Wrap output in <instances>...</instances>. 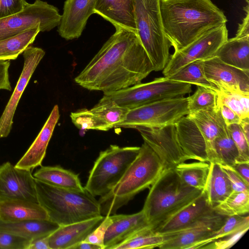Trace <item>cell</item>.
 I'll use <instances>...</instances> for the list:
<instances>
[{"mask_svg": "<svg viewBox=\"0 0 249 249\" xmlns=\"http://www.w3.org/2000/svg\"><path fill=\"white\" fill-rule=\"evenodd\" d=\"M205 194H201L186 207L156 228L153 231L169 234L183 230L214 212Z\"/></svg>", "mask_w": 249, "mask_h": 249, "instance_id": "ffe728a7", "label": "cell"}, {"mask_svg": "<svg viewBox=\"0 0 249 249\" xmlns=\"http://www.w3.org/2000/svg\"><path fill=\"white\" fill-rule=\"evenodd\" d=\"M227 127L238 150L239 156L236 162H249V142L247 141L239 124H233Z\"/></svg>", "mask_w": 249, "mask_h": 249, "instance_id": "60d3db41", "label": "cell"}, {"mask_svg": "<svg viewBox=\"0 0 249 249\" xmlns=\"http://www.w3.org/2000/svg\"><path fill=\"white\" fill-rule=\"evenodd\" d=\"M178 140L187 160L210 162L207 142L194 121L188 115L175 123Z\"/></svg>", "mask_w": 249, "mask_h": 249, "instance_id": "d6986e66", "label": "cell"}, {"mask_svg": "<svg viewBox=\"0 0 249 249\" xmlns=\"http://www.w3.org/2000/svg\"><path fill=\"white\" fill-rule=\"evenodd\" d=\"M188 115L196 123L207 142L210 162L217 163L213 148L214 140L219 135L228 132L220 106L218 105L213 108L201 110Z\"/></svg>", "mask_w": 249, "mask_h": 249, "instance_id": "cb8c5ba5", "label": "cell"}, {"mask_svg": "<svg viewBox=\"0 0 249 249\" xmlns=\"http://www.w3.org/2000/svg\"><path fill=\"white\" fill-rule=\"evenodd\" d=\"M7 199L38 203L32 171L17 168L9 161L0 165V201Z\"/></svg>", "mask_w": 249, "mask_h": 249, "instance_id": "4fadbf2b", "label": "cell"}, {"mask_svg": "<svg viewBox=\"0 0 249 249\" xmlns=\"http://www.w3.org/2000/svg\"><path fill=\"white\" fill-rule=\"evenodd\" d=\"M140 148L112 144L101 151L89 172L85 189L94 197L106 195L122 178Z\"/></svg>", "mask_w": 249, "mask_h": 249, "instance_id": "52a82bcc", "label": "cell"}, {"mask_svg": "<svg viewBox=\"0 0 249 249\" xmlns=\"http://www.w3.org/2000/svg\"><path fill=\"white\" fill-rule=\"evenodd\" d=\"M213 148L217 163L220 165L232 166L239 156L237 148L229 131L214 139Z\"/></svg>", "mask_w": 249, "mask_h": 249, "instance_id": "d590c367", "label": "cell"}, {"mask_svg": "<svg viewBox=\"0 0 249 249\" xmlns=\"http://www.w3.org/2000/svg\"><path fill=\"white\" fill-rule=\"evenodd\" d=\"M71 249H101V248L97 245L82 241L73 246Z\"/></svg>", "mask_w": 249, "mask_h": 249, "instance_id": "db71d44e", "label": "cell"}, {"mask_svg": "<svg viewBox=\"0 0 249 249\" xmlns=\"http://www.w3.org/2000/svg\"><path fill=\"white\" fill-rule=\"evenodd\" d=\"M239 124L247 141L249 142V117L241 119Z\"/></svg>", "mask_w": 249, "mask_h": 249, "instance_id": "f5cc1de1", "label": "cell"}, {"mask_svg": "<svg viewBox=\"0 0 249 249\" xmlns=\"http://www.w3.org/2000/svg\"><path fill=\"white\" fill-rule=\"evenodd\" d=\"M31 240L0 231V249H28Z\"/></svg>", "mask_w": 249, "mask_h": 249, "instance_id": "7bdbcfd3", "label": "cell"}, {"mask_svg": "<svg viewBox=\"0 0 249 249\" xmlns=\"http://www.w3.org/2000/svg\"><path fill=\"white\" fill-rule=\"evenodd\" d=\"M228 30L225 24L206 32L187 46L174 52L162 70L164 77L171 76L190 62L213 56L228 39Z\"/></svg>", "mask_w": 249, "mask_h": 249, "instance_id": "8fae6325", "label": "cell"}, {"mask_svg": "<svg viewBox=\"0 0 249 249\" xmlns=\"http://www.w3.org/2000/svg\"><path fill=\"white\" fill-rule=\"evenodd\" d=\"M149 188L142 210L153 231L202 192L184 183L174 168H164Z\"/></svg>", "mask_w": 249, "mask_h": 249, "instance_id": "277c9868", "label": "cell"}, {"mask_svg": "<svg viewBox=\"0 0 249 249\" xmlns=\"http://www.w3.org/2000/svg\"><path fill=\"white\" fill-rule=\"evenodd\" d=\"M217 92L212 89L197 86L195 93L189 96V114L213 108L217 105Z\"/></svg>", "mask_w": 249, "mask_h": 249, "instance_id": "f35d334b", "label": "cell"}, {"mask_svg": "<svg viewBox=\"0 0 249 249\" xmlns=\"http://www.w3.org/2000/svg\"><path fill=\"white\" fill-rule=\"evenodd\" d=\"M45 54L41 48L29 46L23 53V67L15 88L0 117V138H6L13 126L18 105L37 66Z\"/></svg>", "mask_w": 249, "mask_h": 249, "instance_id": "9a60e30c", "label": "cell"}, {"mask_svg": "<svg viewBox=\"0 0 249 249\" xmlns=\"http://www.w3.org/2000/svg\"><path fill=\"white\" fill-rule=\"evenodd\" d=\"M220 166L230 180L232 192L249 191V185L246 183L232 166L227 165Z\"/></svg>", "mask_w": 249, "mask_h": 249, "instance_id": "ee69618b", "label": "cell"}, {"mask_svg": "<svg viewBox=\"0 0 249 249\" xmlns=\"http://www.w3.org/2000/svg\"><path fill=\"white\" fill-rule=\"evenodd\" d=\"M96 0H66L58 32L66 40L79 38L89 17L94 14Z\"/></svg>", "mask_w": 249, "mask_h": 249, "instance_id": "e0dca14e", "label": "cell"}, {"mask_svg": "<svg viewBox=\"0 0 249 249\" xmlns=\"http://www.w3.org/2000/svg\"><path fill=\"white\" fill-rule=\"evenodd\" d=\"M226 216L215 211L188 228L167 236L160 249H190L195 244L209 236L224 223Z\"/></svg>", "mask_w": 249, "mask_h": 249, "instance_id": "2e32d148", "label": "cell"}, {"mask_svg": "<svg viewBox=\"0 0 249 249\" xmlns=\"http://www.w3.org/2000/svg\"><path fill=\"white\" fill-rule=\"evenodd\" d=\"M49 236H40L30 241L28 249H51L48 241Z\"/></svg>", "mask_w": 249, "mask_h": 249, "instance_id": "816d5d0a", "label": "cell"}, {"mask_svg": "<svg viewBox=\"0 0 249 249\" xmlns=\"http://www.w3.org/2000/svg\"><path fill=\"white\" fill-rule=\"evenodd\" d=\"M217 95V105H226L241 119L249 117V95L223 91Z\"/></svg>", "mask_w": 249, "mask_h": 249, "instance_id": "ab89813d", "label": "cell"}, {"mask_svg": "<svg viewBox=\"0 0 249 249\" xmlns=\"http://www.w3.org/2000/svg\"><path fill=\"white\" fill-rule=\"evenodd\" d=\"M90 110L114 127L124 119L129 109L107 101L99 102Z\"/></svg>", "mask_w": 249, "mask_h": 249, "instance_id": "8d00e7d4", "label": "cell"}, {"mask_svg": "<svg viewBox=\"0 0 249 249\" xmlns=\"http://www.w3.org/2000/svg\"><path fill=\"white\" fill-rule=\"evenodd\" d=\"M192 91V85L162 77L118 91L104 93L99 102L112 101L129 109L158 101L183 97Z\"/></svg>", "mask_w": 249, "mask_h": 249, "instance_id": "ba28073f", "label": "cell"}, {"mask_svg": "<svg viewBox=\"0 0 249 249\" xmlns=\"http://www.w3.org/2000/svg\"><path fill=\"white\" fill-rule=\"evenodd\" d=\"M157 153L145 142L122 178L98 202L103 215L115 214L140 192L149 188L164 170Z\"/></svg>", "mask_w": 249, "mask_h": 249, "instance_id": "3957f363", "label": "cell"}, {"mask_svg": "<svg viewBox=\"0 0 249 249\" xmlns=\"http://www.w3.org/2000/svg\"><path fill=\"white\" fill-rule=\"evenodd\" d=\"M59 118L58 106L56 105L32 144L16 164V167L32 171L42 165L49 142Z\"/></svg>", "mask_w": 249, "mask_h": 249, "instance_id": "44dd1931", "label": "cell"}, {"mask_svg": "<svg viewBox=\"0 0 249 249\" xmlns=\"http://www.w3.org/2000/svg\"><path fill=\"white\" fill-rule=\"evenodd\" d=\"M160 6L163 31L175 52L227 22L211 0H160Z\"/></svg>", "mask_w": 249, "mask_h": 249, "instance_id": "7a4b0ae2", "label": "cell"}, {"mask_svg": "<svg viewBox=\"0 0 249 249\" xmlns=\"http://www.w3.org/2000/svg\"><path fill=\"white\" fill-rule=\"evenodd\" d=\"M220 107L221 113L226 125L239 124L241 118L233 110L225 105H218Z\"/></svg>", "mask_w": 249, "mask_h": 249, "instance_id": "c3c4849f", "label": "cell"}, {"mask_svg": "<svg viewBox=\"0 0 249 249\" xmlns=\"http://www.w3.org/2000/svg\"><path fill=\"white\" fill-rule=\"evenodd\" d=\"M110 217L112 223L106 232L105 249H113L137 233L152 229L142 210L131 214H114Z\"/></svg>", "mask_w": 249, "mask_h": 249, "instance_id": "ac0fdd59", "label": "cell"}, {"mask_svg": "<svg viewBox=\"0 0 249 249\" xmlns=\"http://www.w3.org/2000/svg\"><path fill=\"white\" fill-rule=\"evenodd\" d=\"M167 78L176 81L209 88L217 92L219 91L206 77L203 60H196L184 65Z\"/></svg>", "mask_w": 249, "mask_h": 249, "instance_id": "1f68e13d", "label": "cell"}, {"mask_svg": "<svg viewBox=\"0 0 249 249\" xmlns=\"http://www.w3.org/2000/svg\"><path fill=\"white\" fill-rule=\"evenodd\" d=\"M209 167V163L198 161L181 163L174 169L181 181L186 185L203 190L207 179Z\"/></svg>", "mask_w": 249, "mask_h": 249, "instance_id": "4dcf8cb0", "label": "cell"}, {"mask_svg": "<svg viewBox=\"0 0 249 249\" xmlns=\"http://www.w3.org/2000/svg\"><path fill=\"white\" fill-rule=\"evenodd\" d=\"M134 128L157 153L164 168H175L187 161L178 140L175 124L158 127L138 126Z\"/></svg>", "mask_w": 249, "mask_h": 249, "instance_id": "7c38bea8", "label": "cell"}, {"mask_svg": "<svg viewBox=\"0 0 249 249\" xmlns=\"http://www.w3.org/2000/svg\"><path fill=\"white\" fill-rule=\"evenodd\" d=\"M205 75L219 91L249 95V71L228 65L213 56L203 60Z\"/></svg>", "mask_w": 249, "mask_h": 249, "instance_id": "5bb4252c", "label": "cell"}, {"mask_svg": "<svg viewBox=\"0 0 249 249\" xmlns=\"http://www.w3.org/2000/svg\"><path fill=\"white\" fill-rule=\"evenodd\" d=\"M27 3L25 0H0V19L20 12Z\"/></svg>", "mask_w": 249, "mask_h": 249, "instance_id": "f6af8a7d", "label": "cell"}, {"mask_svg": "<svg viewBox=\"0 0 249 249\" xmlns=\"http://www.w3.org/2000/svg\"><path fill=\"white\" fill-rule=\"evenodd\" d=\"M166 235L154 232L151 229L141 231L113 249H138L159 248L166 241Z\"/></svg>", "mask_w": 249, "mask_h": 249, "instance_id": "e575fe53", "label": "cell"}, {"mask_svg": "<svg viewBox=\"0 0 249 249\" xmlns=\"http://www.w3.org/2000/svg\"><path fill=\"white\" fill-rule=\"evenodd\" d=\"M208 175L203 192L213 208L224 201L232 192L228 176L220 165L210 162Z\"/></svg>", "mask_w": 249, "mask_h": 249, "instance_id": "4316f807", "label": "cell"}, {"mask_svg": "<svg viewBox=\"0 0 249 249\" xmlns=\"http://www.w3.org/2000/svg\"><path fill=\"white\" fill-rule=\"evenodd\" d=\"M59 226L49 220H28L4 222L0 220V231L30 239L49 236Z\"/></svg>", "mask_w": 249, "mask_h": 249, "instance_id": "f1b7e54d", "label": "cell"}, {"mask_svg": "<svg viewBox=\"0 0 249 249\" xmlns=\"http://www.w3.org/2000/svg\"><path fill=\"white\" fill-rule=\"evenodd\" d=\"M152 71L137 34L117 28L74 81L84 89L106 93L139 84Z\"/></svg>", "mask_w": 249, "mask_h": 249, "instance_id": "6da1fadb", "label": "cell"}, {"mask_svg": "<svg viewBox=\"0 0 249 249\" xmlns=\"http://www.w3.org/2000/svg\"><path fill=\"white\" fill-rule=\"evenodd\" d=\"M213 208L216 213L226 216L248 214L249 191L232 192L224 201Z\"/></svg>", "mask_w": 249, "mask_h": 249, "instance_id": "836d02e7", "label": "cell"}, {"mask_svg": "<svg viewBox=\"0 0 249 249\" xmlns=\"http://www.w3.org/2000/svg\"><path fill=\"white\" fill-rule=\"evenodd\" d=\"M94 13L110 22L115 29L123 28L137 34L133 0H96Z\"/></svg>", "mask_w": 249, "mask_h": 249, "instance_id": "603a6c76", "label": "cell"}, {"mask_svg": "<svg viewBox=\"0 0 249 249\" xmlns=\"http://www.w3.org/2000/svg\"><path fill=\"white\" fill-rule=\"evenodd\" d=\"M0 220L10 223L28 220H49V217L38 203L7 199L0 201Z\"/></svg>", "mask_w": 249, "mask_h": 249, "instance_id": "d4e9b609", "label": "cell"}, {"mask_svg": "<svg viewBox=\"0 0 249 249\" xmlns=\"http://www.w3.org/2000/svg\"><path fill=\"white\" fill-rule=\"evenodd\" d=\"M213 56L228 65L249 71V36L228 38Z\"/></svg>", "mask_w": 249, "mask_h": 249, "instance_id": "484cf974", "label": "cell"}, {"mask_svg": "<svg viewBox=\"0 0 249 249\" xmlns=\"http://www.w3.org/2000/svg\"><path fill=\"white\" fill-rule=\"evenodd\" d=\"M231 166L240 176L246 183L249 185V162H236Z\"/></svg>", "mask_w": 249, "mask_h": 249, "instance_id": "f907efd6", "label": "cell"}, {"mask_svg": "<svg viewBox=\"0 0 249 249\" xmlns=\"http://www.w3.org/2000/svg\"><path fill=\"white\" fill-rule=\"evenodd\" d=\"M38 203L49 220L65 225L101 215L98 200L85 189L77 191L56 187L35 179Z\"/></svg>", "mask_w": 249, "mask_h": 249, "instance_id": "5b68a950", "label": "cell"}, {"mask_svg": "<svg viewBox=\"0 0 249 249\" xmlns=\"http://www.w3.org/2000/svg\"><path fill=\"white\" fill-rule=\"evenodd\" d=\"M105 216H100L59 227L48 237L51 249L71 248L83 241L88 235L103 221Z\"/></svg>", "mask_w": 249, "mask_h": 249, "instance_id": "7402d4cb", "label": "cell"}, {"mask_svg": "<svg viewBox=\"0 0 249 249\" xmlns=\"http://www.w3.org/2000/svg\"><path fill=\"white\" fill-rule=\"evenodd\" d=\"M249 228L248 214L227 216L223 225L209 236L195 244L190 249H202L206 245L226 236L235 234Z\"/></svg>", "mask_w": 249, "mask_h": 249, "instance_id": "d6a6232c", "label": "cell"}, {"mask_svg": "<svg viewBox=\"0 0 249 249\" xmlns=\"http://www.w3.org/2000/svg\"><path fill=\"white\" fill-rule=\"evenodd\" d=\"M247 5L244 7V10L246 12V16L243 18L241 24H239L235 37H243L249 36V0H246Z\"/></svg>", "mask_w": 249, "mask_h": 249, "instance_id": "681fc988", "label": "cell"}, {"mask_svg": "<svg viewBox=\"0 0 249 249\" xmlns=\"http://www.w3.org/2000/svg\"><path fill=\"white\" fill-rule=\"evenodd\" d=\"M137 35L153 64L154 71L163 70L172 46L162 27L160 0H133Z\"/></svg>", "mask_w": 249, "mask_h": 249, "instance_id": "8992f818", "label": "cell"}, {"mask_svg": "<svg viewBox=\"0 0 249 249\" xmlns=\"http://www.w3.org/2000/svg\"><path fill=\"white\" fill-rule=\"evenodd\" d=\"M112 223L110 215L105 216L101 223L96 227L83 241L100 247L105 249L104 239L107 229Z\"/></svg>", "mask_w": 249, "mask_h": 249, "instance_id": "b9f144b4", "label": "cell"}, {"mask_svg": "<svg viewBox=\"0 0 249 249\" xmlns=\"http://www.w3.org/2000/svg\"><path fill=\"white\" fill-rule=\"evenodd\" d=\"M10 66V61H0V90L12 89L9 73Z\"/></svg>", "mask_w": 249, "mask_h": 249, "instance_id": "7dc6e473", "label": "cell"}, {"mask_svg": "<svg viewBox=\"0 0 249 249\" xmlns=\"http://www.w3.org/2000/svg\"><path fill=\"white\" fill-rule=\"evenodd\" d=\"M189 97L162 100L129 109L124 119L115 127H161L174 124L189 114Z\"/></svg>", "mask_w": 249, "mask_h": 249, "instance_id": "9c48e42d", "label": "cell"}, {"mask_svg": "<svg viewBox=\"0 0 249 249\" xmlns=\"http://www.w3.org/2000/svg\"><path fill=\"white\" fill-rule=\"evenodd\" d=\"M40 28L37 26L16 36L0 40V61L16 59L35 40Z\"/></svg>", "mask_w": 249, "mask_h": 249, "instance_id": "f546056e", "label": "cell"}, {"mask_svg": "<svg viewBox=\"0 0 249 249\" xmlns=\"http://www.w3.org/2000/svg\"><path fill=\"white\" fill-rule=\"evenodd\" d=\"M58 9L41 0L27 3L20 12L0 19V40L39 26L40 32L58 27L61 19Z\"/></svg>", "mask_w": 249, "mask_h": 249, "instance_id": "30bf717a", "label": "cell"}, {"mask_svg": "<svg viewBox=\"0 0 249 249\" xmlns=\"http://www.w3.org/2000/svg\"><path fill=\"white\" fill-rule=\"evenodd\" d=\"M70 117L74 125L80 129L108 131L113 128L90 109L84 108L71 112Z\"/></svg>", "mask_w": 249, "mask_h": 249, "instance_id": "74e56055", "label": "cell"}, {"mask_svg": "<svg viewBox=\"0 0 249 249\" xmlns=\"http://www.w3.org/2000/svg\"><path fill=\"white\" fill-rule=\"evenodd\" d=\"M247 231L246 230L241 231L235 234L217 239L206 245L202 249H229L234 245Z\"/></svg>", "mask_w": 249, "mask_h": 249, "instance_id": "bcb514c9", "label": "cell"}, {"mask_svg": "<svg viewBox=\"0 0 249 249\" xmlns=\"http://www.w3.org/2000/svg\"><path fill=\"white\" fill-rule=\"evenodd\" d=\"M33 176L36 179L56 187L77 191L85 190L78 175L59 165H41Z\"/></svg>", "mask_w": 249, "mask_h": 249, "instance_id": "83f0119b", "label": "cell"}]
</instances>
